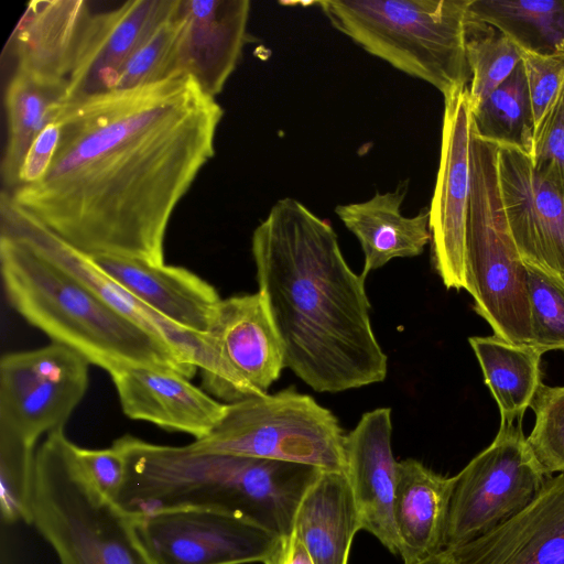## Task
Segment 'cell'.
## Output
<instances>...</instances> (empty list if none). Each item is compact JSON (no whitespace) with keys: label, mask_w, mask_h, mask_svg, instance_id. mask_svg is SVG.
Instances as JSON below:
<instances>
[{"label":"cell","mask_w":564,"mask_h":564,"mask_svg":"<svg viewBox=\"0 0 564 564\" xmlns=\"http://www.w3.org/2000/svg\"><path fill=\"white\" fill-rule=\"evenodd\" d=\"M223 116L189 75L65 101L48 170L9 194L85 254L163 264L172 214L214 156Z\"/></svg>","instance_id":"6da1fadb"},{"label":"cell","mask_w":564,"mask_h":564,"mask_svg":"<svg viewBox=\"0 0 564 564\" xmlns=\"http://www.w3.org/2000/svg\"><path fill=\"white\" fill-rule=\"evenodd\" d=\"M251 251L286 368L317 392L386 379L365 279L346 262L327 220L297 199H279L254 229Z\"/></svg>","instance_id":"7a4b0ae2"},{"label":"cell","mask_w":564,"mask_h":564,"mask_svg":"<svg viewBox=\"0 0 564 564\" xmlns=\"http://www.w3.org/2000/svg\"><path fill=\"white\" fill-rule=\"evenodd\" d=\"M126 477L115 502L138 518L178 508H205L245 518L276 533L290 522L300 495L299 475L286 462L195 453L131 435L113 443Z\"/></svg>","instance_id":"3957f363"},{"label":"cell","mask_w":564,"mask_h":564,"mask_svg":"<svg viewBox=\"0 0 564 564\" xmlns=\"http://www.w3.org/2000/svg\"><path fill=\"white\" fill-rule=\"evenodd\" d=\"M0 269L10 305L53 341L111 373L131 366L197 369L123 316L17 232L0 226Z\"/></svg>","instance_id":"277c9868"},{"label":"cell","mask_w":564,"mask_h":564,"mask_svg":"<svg viewBox=\"0 0 564 564\" xmlns=\"http://www.w3.org/2000/svg\"><path fill=\"white\" fill-rule=\"evenodd\" d=\"M470 0H321L332 25L369 54L422 79L444 97L467 87Z\"/></svg>","instance_id":"5b68a950"},{"label":"cell","mask_w":564,"mask_h":564,"mask_svg":"<svg viewBox=\"0 0 564 564\" xmlns=\"http://www.w3.org/2000/svg\"><path fill=\"white\" fill-rule=\"evenodd\" d=\"M31 523L61 564H155L132 518L87 476L64 429L48 433L36 449Z\"/></svg>","instance_id":"8992f818"},{"label":"cell","mask_w":564,"mask_h":564,"mask_svg":"<svg viewBox=\"0 0 564 564\" xmlns=\"http://www.w3.org/2000/svg\"><path fill=\"white\" fill-rule=\"evenodd\" d=\"M498 147L476 135L471 126L466 291L474 299V310L490 325L495 336L522 345L531 339L527 269L502 207Z\"/></svg>","instance_id":"52a82bcc"},{"label":"cell","mask_w":564,"mask_h":564,"mask_svg":"<svg viewBox=\"0 0 564 564\" xmlns=\"http://www.w3.org/2000/svg\"><path fill=\"white\" fill-rule=\"evenodd\" d=\"M345 436L338 419L294 390L227 404L216 427L186 445L195 453L228 454L345 473Z\"/></svg>","instance_id":"ba28073f"},{"label":"cell","mask_w":564,"mask_h":564,"mask_svg":"<svg viewBox=\"0 0 564 564\" xmlns=\"http://www.w3.org/2000/svg\"><path fill=\"white\" fill-rule=\"evenodd\" d=\"M549 477L524 436L522 422L500 423L491 444L456 475L445 549L454 551L518 514Z\"/></svg>","instance_id":"9c48e42d"},{"label":"cell","mask_w":564,"mask_h":564,"mask_svg":"<svg viewBox=\"0 0 564 564\" xmlns=\"http://www.w3.org/2000/svg\"><path fill=\"white\" fill-rule=\"evenodd\" d=\"M89 361L52 343L9 352L0 360V431L35 446L64 429L88 388Z\"/></svg>","instance_id":"30bf717a"},{"label":"cell","mask_w":564,"mask_h":564,"mask_svg":"<svg viewBox=\"0 0 564 564\" xmlns=\"http://www.w3.org/2000/svg\"><path fill=\"white\" fill-rule=\"evenodd\" d=\"M132 521L155 564L263 563L279 539L245 518L205 508L169 509Z\"/></svg>","instance_id":"8fae6325"},{"label":"cell","mask_w":564,"mask_h":564,"mask_svg":"<svg viewBox=\"0 0 564 564\" xmlns=\"http://www.w3.org/2000/svg\"><path fill=\"white\" fill-rule=\"evenodd\" d=\"M0 226L25 238L123 316L169 345L184 362L199 370L204 389L213 382L217 365L206 334L186 330L145 305L107 275L88 254L65 242L17 205L6 191L0 198Z\"/></svg>","instance_id":"7c38bea8"},{"label":"cell","mask_w":564,"mask_h":564,"mask_svg":"<svg viewBox=\"0 0 564 564\" xmlns=\"http://www.w3.org/2000/svg\"><path fill=\"white\" fill-rule=\"evenodd\" d=\"M206 336L217 365L206 392L227 404L267 394L285 367L280 338L259 292L221 300Z\"/></svg>","instance_id":"4fadbf2b"},{"label":"cell","mask_w":564,"mask_h":564,"mask_svg":"<svg viewBox=\"0 0 564 564\" xmlns=\"http://www.w3.org/2000/svg\"><path fill=\"white\" fill-rule=\"evenodd\" d=\"M471 107L468 86L444 97L438 172L431 202L432 262L446 289L466 290Z\"/></svg>","instance_id":"5bb4252c"},{"label":"cell","mask_w":564,"mask_h":564,"mask_svg":"<svg viewBox=\"0 0 564 564\" xmlns=\"http://www.w3.org/2000/svg\"><path fill=\"white\" fill-rule=\"evenodd\" d=\"M497 171L505 216L522 260L564 276L563 193L516 148L498 147Z\"/></svg>","instance_id":"9a60e30c"},{"label":"cell","mask_w":564,"mask_h":564,"mask_svg":"<svg viewBox=\"0 0 564 564\" xmlns=\"http://www.w3.org/2000/svg\"><path fill=\"white\" fill-rule=\"evenodd\" d=\"M176 3L177 0H129L91 14L67 79L65 101L113 90L132 54Z\"/></svg>","instance_id":"2e32d148"},{"label":"cell","mask_w":564,"mask_h":564,"mask_svg":"<svg viewBox=\"0 0 564 564\" xmlns=\"http://www.w3.org/2000/svg\"><path fill=\"white\" fill-rule=\"evenodd\" d=\"M391 436V409L378 408L364 413L345 436V475L361 530L375 535L392 554H398L393 517L398 462Z\"/></svg>","instance_id":"e0dca14e"},{"label":"cell","mask_w":564,"mask_h":564,"mask_svg":"<svg viewBox=\"0 0 564 564\" xmlns=\"http://www.w3.org/2000/svg\"><path fill=\"white\" fill-rule=\"evenodd\" d=\"M123 413L169 431L207 436L225 414L223 403L177 371L131 366L109 373Z\"/></svg>","instance_id":"ac0fdd59"},{"label":"cell","mask_w":564,"mask_h":564,"mask_svg":"<svg viewBox=\"0 0 564 564\" xmlns=\"http://www.w3.org/2000/svg\"><path fill=\"white\" fill-rule=\"evenodd\" d=\"M457 564H564V474L518 514L453 551Z\"/></svg>","instance_id":"d6986e66"},{"label":"cell","mask_w":564,"mask_h":564,"mask_svg":"<svg viewBox=\"0 0 564 564\" xmlns=\"http://www.w3.org/2000/svg\"><path fill=\"white\" fill-rule=\"evenodd\" d=\"M89 257L113 281L173 324L196 334L209 330L223 299L194 272L113 254Z\"/></svg>","instance_id":"ffe728a7"},{"label":"cell","mask_w":564,"mask_h":564,"mask_svg":"<svg viewBox=\"0 0 564 564\" xmlns=\"http://www.w3.org/2000/svg\"><path fill=\"white\" fill-rule=\"evenodd\" d=\"M183 75L216 98L235 70L247 39L248 0H181Z\"/></svg>","instance_id":"44dd1931"},{"label":"cell","mask_w":564,"mask_h":564,"mask_svg":"<svg viewBox=\"0 0 564 564\" xmlns=\"http://www.w3.org/2000/svg\"><path fill=\"white\" fill-rule=\"evenodd\" d=\"M90 15L84 0L30 1L9 41L17 70L44 82L67 83Z\"/></svg>","instance_id":"7402d4cb"},{"label":"cell","mask_w":564,"mask_h":564,"mask_svg":"<svg viewBox=\"0 0 564 564\" xmlns=\"http://www.w3.org/2000/svg\"><path fill=\"white\" fill-rule=\"evenodd\" d=\"M456 475L436 474L421 462H398L393 517L404 564H416L445 549Z\"/></svg>","instance_id":"603a6c76"},{"label":"cell","mask_w":564,"mask_h":564,"mask_svg":"<svg viewBox=\"0 0 564 564\" xmlns=\"http://www.w3.org/2000/svg\"><path fill=\"white\" fill-rule=\"evenodd\" d=\"M408 193V181L393 192L376 193L370 199L338 205L335 213L345 227L358 239L364 252L360 273L367 275L395 258L422 254L431 241L430 210L423 208L413 217L401 212Z\"/></svg>","instance_id":"cb8c5ba5"},{"label":"cell","mask_w":564,"mask_h":564,"mask_svg":"<svg viewBox=\"0 0 564 564\" xmlns=\"http://www.w3.org/2000/svg\"><path fill=\"white\" fill-rule=\"evenodd\" d=\"M360 517L345 473L321 471L303 496L293 531L315 564H348Z\"/></svg>","instance_id":"d4e9b609"},{"label":"cell","mask_w":564,"mask_h":564,"mask_svg":"<svg viewBox=\"0 0 564 564\" xmlns=\"http://www.w3.org/2000/svg\"><path fill=\"white\" fill-rule=\"evenodd\" d=\"M66 87L67 83L40 80L17 69L10 78L4 95L8 140L1 162L6 188L19 186L25 155L43 129L55 120L65 101Z\"/></svg>","instance_id":"484cf974"},{"label":"cell","mask_w":564,"mask_h":564,"mask_svg":"<svg viewBox=\"0 0 564 564\" xmlns=\"http://www.w3.org/2000/svg\"><path fill=\"white\" fill-rule=\"evenodd\" d=\"M468 341L498 404L500 423L522 422L542 383V354L528 344L516 345L495 335L473 336Z\"/></svg>","instance_id":"4316f807"},{"label":"cell","mask_w":564,"mask_h":564,"mask_svg":"<svg viewBox=\"0 0 564 564\" xmlns=\"http://www.w3.org/2000/svg\"><path fill=\"white\" fill-rule=\"evenodd\" d=\"M469 10L523 53L564 58V0H470Z\"/></svg>","instance_id":"83f0119b"},{"label":"cell","mask_w":564,"mask_h":564,"mask_svg":"<svg viewBox=\"0 0 564 564\" xmlns=\"http://www.w3.org/2000/svg\"><path fill=\"white\" fill-rule=\"evenodd\" d=\"M470 107L476 135L532 158L535 121L522 61L487 98Z\"/></svg>","instance_id":"f1b7e54d"},{"label":"cell","mask_w":564,"mask_h":564,"mask_svg":"<svg viewBox=\"0 0 564 564\" xmlns=\"http://www.w3.org/2000/svg\"><path fill=\"white\" fill-rule=\"evenodd\" d=\"M181 0L132 54L115 89H128L181 76L183 18Z\"/></svg>","instance_id":"f546056e"},{"label":"cell","mask_w":564,"mask_h":564,"mask_svg":"<svg viewBox=\"0 0 564 564\" xmlns=\"http://www.w3.org/2000/svg\"><path fill=\"white\" fill-rule=\"evenodd\" d=\"M466 53L471 72L468 87L471 106L482 101L500 86L523 55L509 37L478 19L469 32Z\"/></svg>","instance_id":"4dcf8cb0"},{"label":"cell","mask_w":564,"mask_h":564,"mask_svg":"<svg viewBox=\"0 0 564 564\" xmlns=\"http://www.w3.org/2000/svg\"><path fill=\"white\" fill-rule=\"evenodd\" d=\"M530 304L531 339L542 355L564 350V276L549 268L523 261Z\"/></svg>","instance_id":"1f68e13d"},{"label":"cell","mask_w":564,"mask_h":564,"mask_svg":"<svg viewBox=\"0 0 564 564\" xmlns=\"http://www.w3.org/2000/svg\"><path fill=\"white\" fill-rule=\"evenodd\" d=\"M530 408L535 415L528 443L547 475L564 474V386L541 383Z\"/></svg>","instance_id":"d6a6232c"},{"label":"cell","mask_w":564,"mask_h":564,"mask_svg":"<svg viewBox=\"0 0 564 564\" xmlns=\"http://www.w3.org/2000/svg\"><path fill=\"white\" fill-rule=\"evenodd\" d=\"M532 163L535 171L564 195V82L535 124Z\"/></svg>","instance_id":"836d02e7"},{"label":"cell","mask_w":564,"mask_h":564,"mask_svg":"<svg viewBox=\"0 0 564 564\" xmlns=\"http://www.w3.org/2000/svg\"><path fill=\"white\" fill-rule=\"evenodd\" d=\"M522 62L536 124L564 82V58L523 53Z\"/></svg>","instance_id":"e575fe53"},{"label":"cell","mask_w":564,"mask_h":564,"mask_svg":"<svg viewBox=\"0 0 564 564\" xmlns=\"http://www.w3.org/2000/svg\"><path fill=\"white\" fill-rule=\"evenodd\" d=\"M75 454L97 489L115 502L126 477V462L121 451L113 444L102 449L84 448L75 444Z\"/></svg>","instance_id":"d590c367"},{"label":"cell","mask_w":564,"mask_h":564,"mask_svg":"<svg viewBox=\"0 0 564 564\" xmlns=\"http://www.w3.org/2000/svg\"><path fill=\"white\" fill-rule=\"evenodd\" d=\"M59 134V126L54 120L33 141L20 171L19 186L37 182L46 173L56 152Z\"/></svg>","instance_id":"8d00e7d4"},{"label":"cell","mask_w":564,"mask_h":564,"mask_svg":"<svg viewBox=\"0 0 564 564\" xmlns=\"http://www.w3.org/2000/svg\"><path fill=\"white\" fill-rule=\"evenodd\" d=\"M263 564H315L299 535L292 531L278 539Z\"/></svg>","instance_id":"74e56055"},{"label":"cell","mask_w":564,"mask_h":564,"mask_svg":"<svg viewBox=\"0 0 564 564\" xmlns=\"http://www.w3.org/2000/svg\"><path fill=\"white\" fill-rule=\"evenodd\" d=\"M416 564H457V561L453 551L444 549Z\"/></svg>","instance_id":"f35d334b"}]
</instances>
